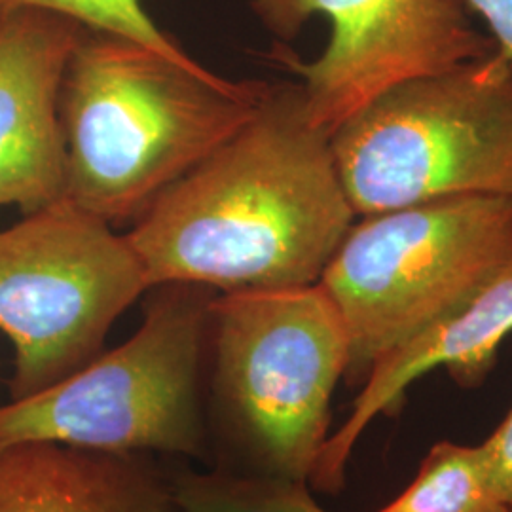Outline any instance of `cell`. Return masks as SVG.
<instances>
[{"mask_svg":"<svg viewBox=\"0 0 512 512\" xmlns=\"http://www.w3.org/2000/svg\"><path fill=\"white\" fill-rule=\"evenodd\" d=\"M353 220L329 133L311 122L300 84H281L128 239L150 289L270 291L317 283Z\"/></svg>","mask_w":512,"mask_h":512,"instance_id":"1","label":"cell"},{"mask_svg":"<svg viewBox=\"0 0 512 512\" xmlns=\"http://www.w3.org/2000/svg\"><path fill=\"white\" fill-rule=\"evenodd\" d=\"M268 88L84 29L59 93L65 198L110 226L135 224L251 120Z\"/></svg>","mask_w":512,"mask_h":512,"instance_id":"2","label":"cell"},{"mask_svg":"<svg viewBox=\"0 0 512 512\" xmlns=\"http://www.w3.org/2000/svg\"><path fill=\"white\" fill-rule=\"evenodd\" d=\"M355 217L512 194V65L497 50L403 82L330 135Z\"/></svg>","mask_w":512,"mask_h":512,"instance_id":"3","label":"cell"},{"mask_svg":"<svg viewBox=\"0 0 512 512\" xmlns=\"http://www.w3.org/2000/svg\"><path fill=\"white\" fill-rule=\"evenodd\" d=\"M512 260V194L452 196L353 222L319 283L348 330L346 382L456 310Z\"/></svg>","mask_w":512,"mask_h":512,"instance_id":"4","label":"cell"},{"mask_svg":"<svg viewBox=\"0 0 512 512\" xmlns=\"http://www.w3.org/2000/svg\"><path fill=\"white\" fill-rule=\"evenodd\" d=\"M215 399L251 473L310 482L349 361L348 330L317 281L211 298Z\"/></svg>","mask_w":512,"mask_h":512,"instance_id":"5","label":"cell"},{"mask_svg":"<svg viewBox=\"0 0 512 512\" xmlns=\"http://www.w3.org/2000/svg\"><path fill=\"white\" fill-rule=\"evenodd\" d=\"M139 330L55 384L0 404V444L54 440L112 454L202 452L200 361L211 298L162 285Z\"/></svg>","mask_w":512,"mask_h":512,"instance_id":"6","label":"cell"},{"mask_svg":"<svg viewBox=\"0 0 512 512\" xmlns=\"http://www.w3.org/2000/svg\"><path fill=\"white\" fill-rule=\"evenodd\" d=\"M150 289L128 236L67 198L0 232V330L16 349L12 399L71 376Z\"/></svg>","mask_w":512,"mask_h":512,"instance_id":"7","label":"cell"},{"mask_svg":"<svg viewBox=\"0 0 512 512\" xmlns=\"http://www.w3.org/2000/svg\"><path fill=\"white\" fill-rule=\"evenodd\" d=\"M262 25L291 40L308 19L325 16L330 40L313 61L275 48L279 65L300 78L306 110L329 135L382 93L492 54L465 0H251Z\"/></svg>","mask_w":512,"mask_h":512,"instance_id":"8","label":"cell"},{"mask_svg":"<svg viewBox=\"0 0 512 512\" xmlns=\"http://www.w3.org/2000/svg\"><path fill=\"white\" fill-rule=\"evenodd\" d=\"M84 29L38 8L0 14V207L31 215L65 198L59 93Z\"/></svg>","mask_w":512,"mask_h":512,"instance_id":"9","label":"cell"},{"mask_svg":"<svg viewBox=\"0 0 512 512\" xmlns=\"http://www.w3.org/2000/svg\"><path fill=\"white\" fill-rule=\"evenodd\" d=\"M512 334V260L456 310L446 313L372 368L344 425L329 435L310 476L321 492H338L349 458L368 425L401 410L410 385L444 368L463 389L484 384L497 351Z\"/></svg>","mask_w":512,"mask_h":512,"instance_id":"10","label":"cell"},{"mask_svg":"<svg viewBox=\"0 0 512 512\" xmlns=\"http://www.w3.org/2000/svg\"><path fill=\"white\" fill-rule=\"evenodd\" d=\"M0 512H175L169 486L133 454L54 440L0 444Z\"/></svg>","mask_w":512,"mask_h":512,"instance_id":"11","label":"cell"},{"mask_svg":"<svg viewBox=\"0 0 512 512\" xmlns=\"http://www.w3.org/2000/svg\"><path fill=\"white\" fill-rule=\"evenodd\" d=\"M374 512H512L495 490L480 446L437 442L403 494Z\"/></svg>","mask_w":512,"mask_h":512,"instance_id":"12","label":"cell"},{"mask_svg":"<svg viewBox=\"0 0 512 512\" xmlns=\"http://www.w3.org/2000/svg\"><path fill=\"white\" fill-rule=\"evenodd\" d=\"M308 486L262 473H186L169 492L175 512H329Z\"/></svg>","mask_w":512,"mask_h":512,"instance_id":"13","label":"cell"},{"mask_svg":"<svg viewBox=\"0 0 512 512\" xmlns=\"http://www.w3.org/2000/svg\"><path fill=\"white\" fill-rule=\"evenodd\" d=\"M18 8H38L74 19L86 29L129 38L184 67L202 69L196 59L165 35L141 0H0V14Z\"/></svg>","mask_w":512,"mask_h":512,"instance_id":"14","label":"cell"},{"mask_svg":"<svg viewBox=\"0 0 512 512\" xmlns=\"http://www.w3.org/2000/svg\"><path fill=\"white\" fill-rule=\"evenodd\" d=\"M480 454L495 490L512 507V410L494 433L480 444Z\"/></svg>","mask_w":512,"mask_h":512,"instance_id":"15","label":"cell"},{"mask_svg":"<svg viewBox=\"0 0 512 512\" xmlns=\"http://www.w3.org/2000/svg\"><path fill=\"white\" fill-rule=\"evenodd\" d=\"M465 4L484 19L497 52L512 65V0H465Z\"/></svg>","mask_w":512,"mask_h":512,"instance_id":"16","label":"cell"}]
</instances>
